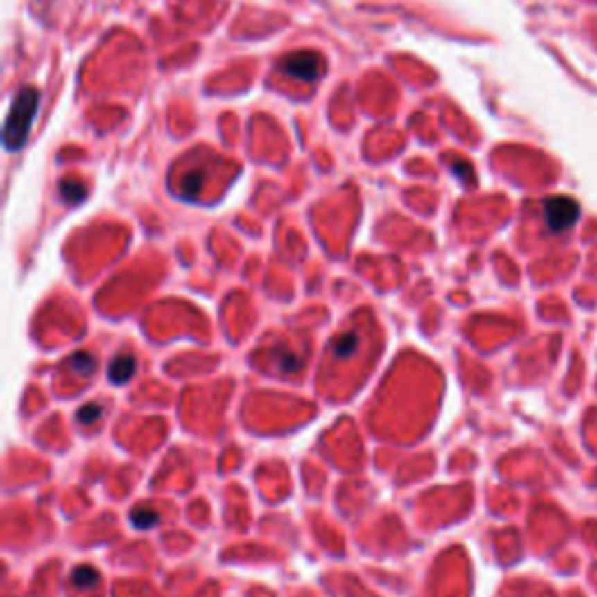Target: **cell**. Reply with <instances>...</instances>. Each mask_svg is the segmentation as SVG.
<instances>
[{
  "label": "cell",
  "instance_id": "cell-6",
  "mask_svg": "<svg viewBox=\"0 0 597 597\" xmlns=\"http://www.w3.org/2000/svg\"><path fill=\"white\" fill-rule=\"evenodd\" d=\"M68 367L73 369L75 374H80L82 378H87V376L94 374L96 357L92 355V352H75V355L68 359Z\"/></svg>",
  "mask_w": 597,
  "mask_h": 597
},
{
  "label": "cell",
  "instance_id": "cell-12",
  "mask_svg": "<svg viewBox=\"0 0 597 597\" xmlns=\"http://www.w3.org/2000/svg\"><path fill=\"white\" fill-rule=\"evenodd\" d=\"M198 187H201V178H198V175H189L187 180H184V196L194 198L196 191H198Z\"/></svg>",
  "mask_w": 597,
  "mask_h": 597
},
{
  "label": "cell",
  "instance_id": "cell-10",
  "mask_svg": "<svg viewBox=\"0 0 597 597\" xmlns=\"http://www.w3.org/2000/svg\"><path fill=\"white\" fill-rule=\"evenodd\" d=\"M103 404H89V406H82L80 413H77V420L82 422V425H94V422H98L103 418Z\"/></svg>",
  "mask_w": 597,
  "mask_h": 597
},
{
  "label": "cell",
  "instance_id": "cell-3",
  "mask_svg": "<svg viewBox=\"0 0 597 597\" xmlns=\"http://www.w3.org/2000/svg\"><path fill=\"white\" fill-rule=\"evenodd\" d=\"M579 215H581L579 203L569 196H551L544 201V220H546L548 229L555 231V234L574 227Z\"/></svg>",
  "mask_w": 597,
  "mask_h": 597
},
{
  "label": "cell",
  "instance_id": "cell-4",
  "mask_svg": "<svg viewBox=\"0 0 597 597\" xmlns=\"http://www.w3.org/2000/svg\"><path fill=\"white\" fill-rule=\"evenodd\" d=\"M138 364H136V357L133 355H126V352H121V355H117L112 359L110 369H107V378H110L112 383H126L128 378H131L133 374H136Z\"/></svg>",
  "mask_w": 597,
  "mask_h": 597
},
{
  "label": "cell",
  "instance_id": "cell-11",
  "mask_svg": "<svg viewBox=\"0 0 597 597\" xmlns=\"http://www.w3.org/2000/svg\"><path fill=\"white\" fill-rule=\"evenodd\" d=\"M96 581H98V574H96L92 567H80V569H75L73 583H75L77 588H92Z\"/></svg>",
  "mask_w": 597,
  "mask_h": 597
},
{
  "label": "cell",
  "instance_id": "cell-1",
  "mask_svg": "<svg viewBox=\"0 0 597 597\" xmlns=\"http://www.w3.org/2000/svg\"><path fill=\"white\" fill-rule=\"evenodd\" d=\"M37 105H40V92L35 87H24L21 92H17L10 105L8 119H5L3 133V143L8 152H17L24 147L31 126H33L37 117Z\"/></svg>",
  "mask_w": 597,
  "mask_h": 597
},
{
  "label": "cell",
  "instance_id": "cell-7",
  "mask_svg": "<svg viewBox=\"0 0 597 597\" xmlns=\"http://www.w3.org/2000/svg\"><path fill=\"white\" fill-rule=\"evenodd\" d=\"M273 357H275V364L280 367V371H285V374H294V371L301 369V357L294 355L292 350H287L285 345L275 348V350H273Z\"/></svg>",
  "mask_w": 597,
  "mask_h": 597
},
{
  "label": "cell",
  "instance_id": "cell-5",
  "mask_svg": "<svg viewBox=\"0 0 597 597\" xmlns=\"http://www.w3.org/2000/svg\"><path fill=\"white\" fill-rule=\"evenodd\" d=\"M357 343H359V338L352 331H345V334H341V336H336V338H334V343H331L334 357H338V359L350 357L352 352L357 350Z\"/></svg>",
  "mask_w": 597,
  "mask_h": 597
},
{
  "label": "cell",
  "instance_id": "cell-2",
  "mask_svg": "<svg viewBox=\"0 0 597 597\" xmlns=\"http://www.w3.org/2000/svg\"><path fill=\"white\" fill-rule=\"evenodd\" d=\"M278 68L285 75L294 77V80L315 82L325 73V61L315 51H294V54H287L285 59L278 63Z\"/></svg>",
  "mask_w": 597,
  "mask_h": 597
},
{
  "label": "cell",
  "instance_id": "cell-8",
  "mask_svg": "<svg viewBox=\"0 0 597 597\" xmlns=\"http://www.w3.org/2000/svg\"><path fill=\"white\" fill-rule=\"evenodd\" d=\"M131 523L140 530L154 528V525H159V513L150 509V506H138V509H133L131 513Z\"/></svg>",
  "mask_w": 597,
  "mask_h": 597
},
{
  "label": "cell",
  "instance_id": "cell-9",
  "mask_svg": "<svg viewBox=\"0 0 597 597\" xmlns=\"http://www.w3.org/2000/svg\"><path fill=\"white\" fill-rule=\"evenodd\" d=\"M85 196H87V189L82 182H75V180H63L61 182V198L66 203H80Z\"/></svg>",
  "mask_w": 597,
  "mask_h": 597
}]
</instances>
